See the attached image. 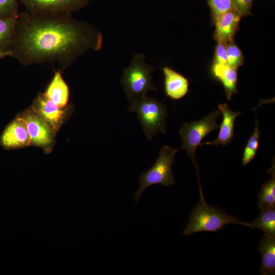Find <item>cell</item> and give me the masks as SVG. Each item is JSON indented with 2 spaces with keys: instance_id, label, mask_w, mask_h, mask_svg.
I'll return each mask as SVG.
<instances>
[{
  "instance_id": "obj_20",
  "label": "cell",
  "mask_w": 275,
  "mask_h": 275,
  "mask_svg": "<svg viewBox=\"0 0 275 275\" xmlns=\"http://www.w3.org/2000/svg\"><path fill=\"white\" fill-rule=\"evenodd\" d=\"M260 137V131L258 121L257 120L254 131L250 137L243 151L242 158L243 166L248 164L255 157L259 147Z\"/></svg>"
},
{
  "instance_id": "obj_5",
  "label": "cell",
  "mask_w": 275,
  "mask_h": 275,
  "mask_svg": "<svg viewBox=\"0 0 275 275\" xmlns=\"http://www.w3.org/2000/svg\"><path fill=\"white\" fill-rule=\"evenodd\" d=\"M179 149H174L168 146L161 147L159 156L153 166L142 173L140 178V186L133 198L135 203L138 202L144 191L148 187L160 184L170 186L175 183L172 173V166L175 155Z\"/></svg>"
},
{
  "instance_id": "obj_9",
  "label": "cell",
  "mask_w": 275,
  "mask_h": 275,
  "mask_svg": "<svg viewBox=\"0 0 275 275\" xmlns=\"http://www.w3.org/2000/svg\"><path fill=\"white\" fill-rule=\"evenodd\" d=\"M0 144L6 149H17L31 144L25 122L20 116L5 127L0 136Z\"/></svg>"
},
{
  "instance_id": "obj_17",
  "label": "cell",
  "mask_w": 275,
  "mask_h": 275,
  "mask_svg": "<svg viewBox=\"0 0 275 275\" xmlns=\"http://www.w3.org/2000/svg\"><path fill=\"white\" fill-rule=\"evenodd\" d=\"M267 172L271 177L261 186L258 194V205L261 209L274 208L275 207V165L274 158Z\"/></svg>"
},
{
  "instance_id": "obj_3",
  "label": "cell",
  "mask_w": 275,
  "mask_h": 275,
  "mask_svg": "<svg viewBox=\"0 0 275 275\" xmlns=\"http://www.w3.org/2000/svg\"><path fill=\"white\" fill-rule=\"evenodd\" d=\"M127 112H135L143 131L149 141L160 132L167 130L166 121L168 114L166 106L156 99L144 96L131 100Z\"/></svg>"
},
{
  "instance_id": "obj_25",
  "label": "cell",
  "mask_w": 275,
  "mask_h": 275,
  "mask_svg": "<svg viewBox=\"0 0 275 275\" xmlns=\"http://www.w3.org/2000/svg\"><path fill=\"white\" fill-rule=\"evenodd\" d=\"M227 43L222 41L217 42L215 47L213 63L227 64Z\"/></svg>"
},
{
  "instance_id": "obj_26",
  "label": "cell",
  "mask_w": 275,
  "mask_h": 275,
  "mask_svg": "<svg viewBox=\"0 0 275 275\" xmlns=\"http://www.w3.org/2000/svg\"><path fill=\"white\" fill-rule=\"evenodd\" d=\"M10 52H5L0 51V60L7 57H10Z\"/></svg>"
},
{
  "instance_id": "obj_24",
  "label": "cell",
  "mask_w": 275,
  "mask_h": 275,
  "mask_svg": "<svg viewBox=\"0 0 275 275\" xmlns=\"http://www.w3.org/2000/svg\"><path fill=\"white\" fill-rule=\"evenodd\" d=\"M231 8L242 17L251 14V8L254 0H230Z\"/></svg>"
},
{
  "instance_id": "obj_2",
  "label": "cell",
  "mask_w": 275,
  "mask_h": 275,
  "mask_svg": "<svg viewBox=\"0 0 275 275\" xmlns=\"http://www.w3.org/2000/svg\"><path fill=\"white\" fill-rule=\"evenodd\" d=\"M200 199L190 213L189 221L183 234L190 236L199 232H217L228 224H238L251 228L250 223L227 213L224 210L209 205L204 199L202 189H200Z\"/></svg>"
},
{
  "instance_id": "obj_23",
  "label": "cell",
  "mask_w": 275,
  "mask_h": 275,
  "mask_svg": "<svg viewBox=\"0 0 275 275\" xmlns=\"http://www.w3.org/2000/svg\"><path fill=\"white\" fill-rule=\"evenodd\" d=\"M208 3L214 20L232 8L230 0H208Z\"/></svg>"
},
{
  "instance_id": "obj_16",
  "label": "cell",
  "mask_w": 275,
  "mask_h": 275,
  "mask_svg": "<svg viewBox=\"0 0 275 275\" xmlns=\"http://www.w3.org/2000/svg\"><path fill=\"white\" fill-rule=\"evenodd\" d=\"M258 250L262 259L260 269L261 275H274L275 273V235L264 233Z\"/></svg>"
},
{
  "instance_id": "obj_15",
  "label": "cell",
  "mask_w": 275,
  "mask_h": 275,
  "mask_svg": "<svg viewBox=\"0 0 275 275\" xmlns=\"http://www.w3.org/2000/svg\"><path fill=\"white\" fill-rule=\"evenodd\" d=\"M44 94L49 100L62 108L67 105L69 98V89L63 78L61 71L54 72Z\"/></svg>"
},
{
  "instance_id": "obj_1",
  "label": "cell",
  "mask_w": 275,
  "mask_h": 275,
  "mask_svg": "<svg viewBox=\"0 0 275 275\" xmlns=\"http://www.w3.org/2000/svg\"><path fill=\"white\" fill-rule=\"evenodd\" d=\"M103 40L99 30L72 13L25 11L17 17L10 57L25 66L56 63L64 70L88 51H99Z\"/></svg>"
},
{
  "instance_id": "obj_18",
  "label": "cell",
  "mask_w": 275,
  "mask_h": 275,
  "mask_svg": "<svg viewBox=\"0 0 275 275\" xmlns=\"http://www.w3.org/2000/svg\"><path fill=\"white\" fill-rule=\"evenodd\" d=\"M17 17L0 18L1 52H10V49L15 32Z\"/></svg>"
},
{
  "instance_id": "obj_13",
  "label": "cell",
  "mask_w": 275,
  "mask_h": 275,
  "mask_svg": "<svg viewBox=\"0 0 275 275\" xmlns=\"http://www.w3.org/2000/svg\"><path fill=\"white\" fill-rule=\"evenodd\" d=\"M162 72L166 95L173 100H179L185 96L188 91L187 79L169 67H163Z\"/></svg>"
},
{
  "instance_id": "obj_19",
  "label": "cell",
  "mask_w": 275,
  "mask_h": 275,
  "mask_svg": "<svg viewBox=\"0 0 275 275\" xmlns=\"http://www.w3.org/2000/svg\"><path fill=\"white\" fill-rule=\"evenodd\" d=\"M251 228H257L269 235H275V209H261L258 216L252 223Z\"/></svg>"
},
{
  "instance_id": "obj_14",
  "label": "cell",
  "mask_w": 275,
  "mask_h": 275,
  "mask_svg": "<svg viewBox=\"0 0 275 275\" xmlns=\"http://www.w3.org/2000/svg\"><path fill=\"white\" fill-rule=\"evenodd\" d=\"M213 75L223 85L227 98L231 100L232 96L237 93V72L228 64L213 63L212 66Z\"/></svg>"
},
{
  "instance_id": "obj_21",
  "label": "cell",
  "mask_w": 275,
  "mask_h": 275,
  "mask_svg": "<svg viewBox=\"0 0 275 275\" xmlns=\"http://www.w3.org/2000/svg\"><path fill=\"white\" fill-rule=\"evenodd\" d=\"M227 64L237 69L243 63V57L241 50L233 40L229 42L227 46Z\"/></svg>"
},
{
  "instance_id": "obj_10",
  "label": "cell",
  "mask_w": 275,
  "mask_h": 275,
  "mask_svg": "<svg viewBox=\"0 0 275 275\" xmlns=\"http://www.w3.org/2000/svg\"><path fill=\"white\" fill-rule=\"evenodd\" d=\"M33 109L41 117L55 132L66 117L63 108L49 100L44 93H40L35 99Z\"/></svg>"
},
{
  "instance_id": "obj_7",
  "label": "cell",
  "mask_w": 275,
  "mask_h": 275,
  "mask_svg": "<svg viewBox=\"0 0 275 275\" xmlns=\"http://www.w3.org/2000/svg\"><path fill=\"white\" fill-rule=\"evenodd\" d=\"M26 11L36 14L72 13L81 10L90 0H19Z\"/></svg>"
},
{
  "instance_id": "obj_22",
  "label": "cell",
  "mask_w": 275,
  "mask_h": 275,
  "mask_svg": "<svg viewBox=\"0 0 275 275\" xmlns=\"http://www.w3.org/2000/svg\"><path fill=\"white\" fill-rule=\"evenodd\" d=\"M19 3V0H0V18L17 17Z\"/></svg>"
},
{
  "instance_id": "obj_6",
  "label": "cell",
  "mask_w": 275,
  "mask_h": 275,
  "mask_svg": "<svg viewBox=\"0 0 275 275\" xmlns=\"http://www.w3.org/2000/svg\"><path fill=\"white\" fill-rule=\"evenodd\" d=\"M220 115L218 111H214L199 121L184 123L179 130L182 142L181 148L186 152L187 156L191 159L195 166L199 185L201 184L198 165L196 159V151L205 137L218 129L216 120Z\"/></svg>"
},
{
  "instance_id": "obj_12",
  "label": "cell",
  "mask_w": 275,
  "mask_h": 275,
  "mask_svg": "<svg viewBox=\"0 0 275 275\" xmlns=\"http://www.w3.org/2000/svg\"><path fill=\"white\" fill-rule=\"evenodd\" d=\"M241 17L238 12L231 8L215 19L214 39L217 42L227 43L233 40Z\"/></svg>"
},
{
  "instance_id": "obj_8",
  "label": "cell",
  "mask_w": 275,
  "mask_h": 275,
  "mask_svg": "<svg viewBox=\"0 0 275 275\" xmlns=\"http://www.w3.org/2000/svg\"><path fill=\"white\" fill-rule=\"evenodd\" d=\"M20 116L25 122L31 144L42 147L51 144L55 132L33 109Z\"/></svg>"
},
{
  "instance_id": "obj_11",
  "label": "cell",
  "mask_w": 275,
  "mask_h": 275,
  "mask_svg": "<svg viewBox=\"0 0 275 275\" xmlns=\"http://www.w3.org/2000/svg\"><path fill=\"white\" fill-rule=\"evenodd\" d=\"M218 108L223 116V120L217 138L212 142L201 143L200 146L215 145L225 146L229 144L234 136L235 122L237 117L241 114V112L233 111L227 103L219 104Z\"/></svg>"
},
{
  "instance_id": "obj_4",
  "label": "cell",
  "mask_w": 275,
  "mask_h": 275,
  "mask_svg": "<svg viewBox=\"0 0 275 275\" xmlns=\"http://www.w3.org/2000/svg\"><path fill=\"white\" fill-rule=\"evenodd\" d=\"M145 58L143 53L134 54L129 66L123 70L121 82L129 100L145 96L148 91H157L152 83V73L154 67L147 65Z\"/></svg>"
}]
</instances>
